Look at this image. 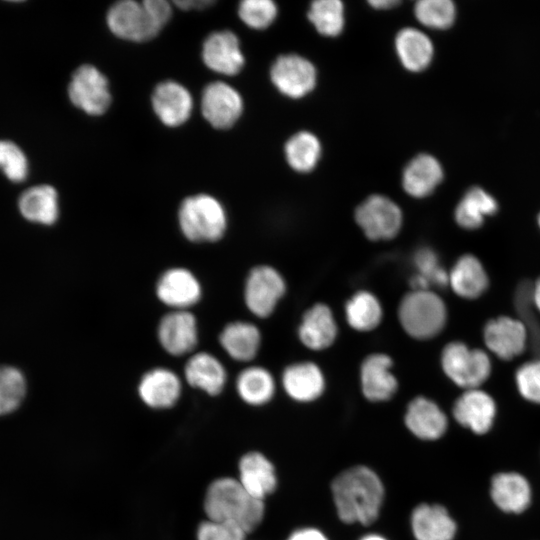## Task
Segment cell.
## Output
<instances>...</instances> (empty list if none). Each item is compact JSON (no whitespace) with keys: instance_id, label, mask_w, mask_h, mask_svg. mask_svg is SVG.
Returning a JSON list of instances; mask_svg holds the SVG:
<instances>
[{"instance_id":"1","label":"cell","mask_w":540,"mask_h":540,"mask_svg":"<svg viewBox=\"0 0 540 540\" xmlns=\"http://www.w3.org/2000/svg\"><path fill=\"white\" fill-rule=\"evenodd\" d=\"M331 491L342 522L370 525L378 518L384 486L369 467L359 465L342 471L333 479Z\"/></svg>"},{"instance_id":"2","label":"cell","mask_w":540,"mask_h":540,"mask_svg":"<svg viewBox=\"0 0 540 540\" xmlns=\"http://www.w3.org/2000/svg\"><path fill=\"white\" fill-rule=\"evenodd\" d=\"M204 509L209 520L228 521L253 531L264 517V502L251 496L236 479L213 481L205 495Z\"/></svg>"},{"instance_id":"3","label":"cell","mask_w":540,"mask_h":540,"mask_svg":"<svg viewBox=\"0 0 540 540\" xmlns=\"http://www.w3.org/2000/svg\"><path fill=\"white\" fill-rule=\"evenodd\" d=\"M178 222L183 235L195 243L220 240L227 228V215L222 204L208 194L185 198L178 210Z\"/></svg>"},{"instance_id":"4","label":"cell","mask_w":540,"mask_h":540,"mask_svg":"<svg viewBox=\"0 0 540 540\" xmlns=\"http://www.w3.org/2000/svg\"><path fill=\"white\" fill-rule=\"evenodd\" d=\"M446 307L442 299L428 290H413L402 299L398 317L403 329L413 338L436 336L446 322Z\"/></svg>"},{"instance_id":"5","label":"cell","mask_w":540,"mask_h":540,"mask_svg":"<svg viewBox=\"0 0 540 540\" xmlns=\"http://www.w3.org/2000/svg\"><path fill=\"white\" fill-rule=\"evenodd\" d=\"M441 363L445 374L467 390L477 389L491 372L488 355L482 350L469 349L461 342H451L443 349Z\"/></svg>"},{"instance_id":"6","label":"cell","mask_w":540,"mask_h":540,"mask_svg":"<svg viewBox=\"0 0 540 540\" xmlns=\"http://www.w3.org/2000/svg\"><path fill=\"white\" fill-rule=\"evenodd\" d=\"M106 19L114 35L133 42L151 40L163 28L152 15L145 1H119L109 8Z\"/></svg>"},{"instance_id":"7","label":"cell","mask_w":540,"mask_h":540,"mask_svg":"<svg viewBox=\"0 0 540 540\" xmlns=\"http://www.w3.org/2000/svg\"><path fill=\"white\" fill-rule=\"evenodd\" d=\"M68 96L74 106L91 116L104 114L111 104L107 78L89 64L74 71L68 85Z\"/></svg>"},{"instance_id":"8","label":"cell","mask_w":540,"mask_h":540,"mask_svg":"<svg viewBox=\"0 0 540 540\" xmlns=\"http://www.w3.org/2000/svg\"><path fill=\"white\" fill-rule=\"evenodd\" d=\"M355 220L370 240H389L400 231L403 216L395 202L375 194L357 207Z\"/></svg>"},{"instance_id":"9","label":"cell","mask_w":540,"mask_h":540,"mask_svg":"<svg viewBox=\"0 0 540 540\" xmlns=\"http://www.w3.org/2000/svg\"><path fill=\"white\" fill-rule=\"evenodd\" d=\"M285 282L277 270L261 265L247 276L244 289L246 306L257 317H268L285 293Z\"/></svg>"},{"instance_id":"10","label":"cell","mask_w":540,"mask_h":540,"mask_svg":"<svg viewBox=\"0 0 540 540\" xmlns=\"http://www.w3.org/2000/svg\"><path fill=\"white\" fill-rule=\"evenodd\" d=\"M316 69L306 58L288 54L276 59L270 78L277 90L290 98H301L316 85Z\"/></svg>"},{"instance_id":"11","label":"cell","mask_w":540,"mask_h":540,"mask_svg":"<svg viewBox=\"0 0 540 540\" xmlns=\"http://www.w3.org/2000/svg\"><path fill=\"white\" fill-rule=\"evenodd\" d=\"M201 112L214 128L228 129L240 118L243 100L232 86L216 81L208 84L203 90Z\"/></svg>"},{"instance_id":"12","label":"cell","mask_w":540,"mask_h":540,"mask_svg":"<svg viewBox=\"0 0 540 540\" xmlns=\"http://www.w3.org/2000/svg\"><path fill=\"white\" fill-rule=\"evenodd\" d=\"M157 337L162 348L170 355L188 354L198 343L197 320L188 310H172L161 318Z\"/></svg>"},{"instance_id":"13","label":"cell","mask_w":540,"mask_h":540,"mask_svg":"<svg viewBox=\"0 0 540 540\" xmlns=\"http://www.w3.org/2000/svg\"><path fill=\"white\" fill-rule=\"evenodd\" d=\"M158 299L173 310H187L200 300L201 285L188 269L174 267L164 271L156 283Z\"/></svg>"},{"instance_id":"14","label":"cell","mask_w":540,"mask_h":540,"mask_svg":"<svg viewBox=\"0 0 540 540\" xmlns=\"http://www.w3.org/2000/svg\"><path fill=\"white\" fill-rule=\"evenodd\" d=\"M204 64L212 71L233 76L245 63L238 37L231 31H216L204 41L202 47Z\"/></svg>"},{"instance_id":"15","label":"cell","mask_w":540,"mask_h":540,"mask_svg":"<svg viewBox=\"0 0 540 540\" xmlns=\"http://www.w3.org/2000/svg\"><path fill=\"white\" fill-rule=\"evenodd\" d=\"M151 103L159 120L168 127H178L190 117L193 99L190 92L180 83L164 81L152 94Z\"/></svg>"},{"instance_id":"16","label":"cell","mask_w":540,"mask_h":540,"mask_svg":"<svg viewBox=\"0 0 540 540\" xmlns=\"http://www.w3.org/2000/svg\"><path fill=\"white\" fill-rule=\"evenodd\" d=\"M496 405L484 391L469 389L454 403L453 416L462 426L476 434H484L492 427Z\"/></svg>"},{"instance_id":"17","label":"cell","mask_w":540,"mask_h":540,"mask_svg":"<svg viewBox=\"0 0 540 540\" xmlns=\"http://www.w3.org/2000/svg\"><path fill=\"white\" fill-rule=\"evenodd\" d=\"M526 339L527 333L523 323L510 317L492 319L484 328L486 346L496 356L505 360L521 354Z\"/></svg>"},{"instance_id":"18","label":"cell","mask_w":540,"mask_h":540,"mask_svg":"<svg viewBox=\"0 0 540 540\" xmlns=\"http://www.w3.org/2000/svg\"><path fill=\"white\" fill-rule=\"evenodd\" d=\"M181 381L170 369L158 367L146 372L138 385L141 400L149 407H172L181 395Z\"/></svg>"},{"instance_id":"19","label":"cell","mask_w":540,"mask_h":540,"mask_svg":"<svg viewBox=\"0 0 540 540\" xmlns=\"http://www.w3.org/2000/svg\"><path fill=\"white\" fill-rule=\"evenodd\" d=\"M391 368L392 360L385 354H372L363 361L361 387L368 400L387 401L395 394L398 384Z\"/></svg>"},{"instance_id":"20","label":"cell","mask_w":540,"mask_h":540,"mask_svg":"<svg viewBox=\"0 0 540 540\" xmlns=\"http://www.w3.org/2000/svg\"><path fill=\"white\" fill-rule=\"evenodd\" d=\"M404 420L409 431L423 440L440 438L448 426L447 417L440 407L421 396L409 403Z\"/></svg>"},{"instance_id":"21","label":"cell","mask_w":540,"mask_h":540,"mask_svg":"<svg viewBox=\"0 0 540 540\" xmlns=\"http://www.w3.org/2000/svg\"><path fill=\"white\" fill-rule=\"evenodd\" d=\"M411 530L416 540H453L457 526L445 507L420 504L412 511Z\"/></svg>"},{"instance_id":"22","label":"cell","mask_w":540,"mask_h":540,"mask_svg":"<svg viewBox=\"0 0 540 540\" xmlns=\"http://www.w3.org/2000/svg\"><path fill=\"white\" fill-rule=\"evenodd\" d=\"M239 482L254 498L264 500L277 487L273 464L260 452H249L239 461Z\"/></svg>"},{"instance_id":"23","label":"cell","mask_w":540,"mask_h":540,"mask_svg":"<svg viewBox=\"0 0 540 540\" xmlns=\"http://www.w3.org/2000/svg\"><path fill=\"white\" fill-rule=\"evenodd\" d=\"M491 498L507 513H521L531 502V487L527 479L516 472L496 474L491 481Z\"/></svg>"},{"instance_id":"24","label":"cell","mask_w":540,"mask_h":540,"mask_svg":"<svg viewBox=\"0 0 540 540\" xmlns=\"http://www.w3.org/2000/svg\"><path fill=\"white\" fill-rule=\"evenodd\" d=\"M184 376L192 387L211 396L222 392L227 379L222 363L208 352L193 354L185 364Z\"/></svg>"},{"instance_id":"25","label":"cell","mask_w":540,"mask_h":540,"mask_svg":"<svg viewBox=\"0 0 540 540\" xmlns=\"http://www.w3.org/2000/svg\"><path fill=\"white\" fill-rule=\"evenodd\" d=\"M18 208L21 215L28 221L52 225L59 217L57 190L48 184L32 186L20 195Z\"/></svg>"},{"instance_id":"26","label":"cell","mask_w":540,"mask_h":540,"mask_svg":"<svg viewBox=\"0 0 540 540\" xmlns=\"http://www.w3.org/2000/svg\"><path fill=\"white\" fill-rule=\"evenodd\" d=\"M442 179L443 170L439 161L429 154H420L405 167L402 185L409 195L422 198L431 194Z\"/></svg>"},{"instance_id":"27","label":"cell","mask_w":540,"mask_h":540,"mask_svg":"<svg viewBox=\"0 0 540 540\" xmlns=\"http://www.w3.org/2000/svg\"><path fill=\"white\" fill-rule=\"evenodd\" d=\"M337 336V325L333 314L325 304H316L303 316L299 327V338L312 350L329 347Z\"/></svg>"},{"instance_id":"28","label":"cell","mask_w":540,"mask_h":540,"mask_svg":"<svg viewBox=\"0 0 540 540\" xmlns=\"http://www.w3.org/2000/svg\"><path fill=\"white\" fill-rule=\"evenodd\" d=\"M282 383L287 394L299 402L317 399L325 386L321 370L310 362L296 363L287 367L282 376Z\"/></svg>"},{"instance_id":"29","label":"cell","mask_w":540,"mask_h":540,"mask_svg":"<svg viewBox=\"0 0 540 540\" xmlns=\"http://www.w3.org/2000/svg\"><path fill=\"white\" fill-rule=\"evenodd\" d=\"M219 342L232 359L244 362L252 360L258 353L261 335L255 325L235 321L223 328Z\"/></svg>"},{"instance_id":"30","label":"cell","mask_w":540,"mask_h":540,"mask_svg":"<svg viewBox=\"0 0 540 540\" xmlns=\"http://www.w3.org/2000/svg\"><path fill=\"white\" fill-rule=\"evenodd\" d=\"M395 48L402 65L412 72L427 68L434 53L429 37L415 28L400 30L395 38Z\"/></svg>"},{"instance_id":"31","label":"cell","mask_w":540,"mask_h":540,"mask_svg":"<svg viewBox=\"0 0 540 540\" xmlns=\"http://www.w3.org/2000/svg\"><path fill=\"white\" fill-rule=\"evenodd\" d=\"M449 283L458 296L474 299L487 289L488 277L476 257L464 255L453 266L449 274Z\"/></svg>"},{"instance_id":"32","label":"cell","mask_w":540,"mask_h":540,"mask_svg":"<svg viewBox=\"0 0 540 540\" xmlns=\"http://www.w3.org/2000/svg\"><path fill=\"white\" fill-rule=\"evenodd\" d=\"M498 209L496 200L479 187L469 189L455 209V219L465 229L480 227L486 216L493 215Z\"/></svg>"},{"instance_id":"33","label":"cell","mask_w":540,"mask_h":540,"mask_svg":"<svg viewBox=\"0 0 540 540\" xmlns=\"http://www.w3.org/2000/svg\"><path fill=\"white\" fill-rule=\"evenodd\" d=\"M236 389L244 402L259 406L271 400L275 385L272 375L266 369L252 366L238 375Z\"/></svg>"},{"instance_id":"34","label":"cell","mask_w":540,"mask_h":540,"mask_svg":"<svg viewBox=\"0 0 540 540\" xmlns=\"http://www.w3.org/2000/svg\"><path fill=\"white\" fill-rule=\"evenodd\" d=\"M284 150L290 167L305 173L317 165L321 155V144L314 134L301 131L290 137Z\"/></svg>"},{"instance_id":"35","label":"cell","mask_w":540,"mask_h":540,"mask_svg":"<svg viewBox=\"0 0 540 540\" xmlns=\"http://www.w3.org/2000/svg\"><path fill=\"white\" fill-rule=\"evenodd\" d=\"M345 313L349 325L358 331L376 328L382 318V308L378 299L367 291L357 292L347 302Z\"/></svg>"},{"instance_id":"36","label":"cell","mask_w":540,"mask_h":540,"mask_svg":"<svg viewBox=\"0 0 540 540\" xmlns=\"http://www.w3.org/2000/svg\"><path fill=\"white\" fill-rule=\"evenodd\" d=\"M308 18L320 34L337 36L345 23L343 3L339 0L314 1L309 8Z\"/></svg>"},{"instance_id":"37","label":"cell","mask_w":540,"mask_h":540,"mask_svg":"<svg viewBox=\"0 0 540 540\" xmlns=\"http://www.w3.org/2000/svg\"><path fill=\"white\" fill-rule=\"evenodd\" d=\"M417 274L411 279L413 290H428L431 285L439 287L449 283V274L440 267L436 254L428 249H419L414 255Z\"/></svg>"},{"instance_id":"38","label":"cell","mask_w":540,"mask_h":540,"mask_svg":"<svg viewBox=\"0 0 540 540\" xmlns=\"http://www.w3.org/2000/svg\"><path fill=\"white\" fill-rule=\"evenodd\" d=\"M26 393V380L20 370L0 366V415L14 411Z\"/></svg>"},{"instance_id":"39","label":"cell","mask_w":540,"mask_h":540,"mask_svg":"<svg viewBox=\"0 0 540 540\" xmlns=\"http://www.w3.org/2000/svg\"><path fill=\"white\" fill-rule=\"evenodd\" d=\"M414 13L424 26L445 29L452 25L456 11L450 0H420L415 5Z\"/></svg>"},{"instance_id":"40","label":"cell","mask_w":540,"mask_h":540,"mask_svg":"<svg viewBox=\"0 0 540 540\" xmlns=\"http://www.w3.org/2000/svg\"><path fill=\"white\" fill-rule=\"evenodd\" d=\"M0 170L14 183L23 182L29 174L26 154L10 140H0Z\"/></svg>"},{"instance_id":"41","label":"cell","mask_w":540,"mask_h":540,"mask_svg":"<svg viewBox=\"0 0 540 540\" xmlns=\"http://www.w3.org/2000/svg\"><path fill=\"white\" fill-rule=\"evenodd\" d=\"M240 19L250 28L264 29L277 16V6L271 0H244L238 7Z\"/></svg>"},{"instance_id":"42","label":"cell","mask_w":540,"mask_h":540,"mask_svg":"<svg viewBox=\"0 0 540 540\" xmlns=\"http://www.w3.org/2000/svg\"><path fill=\"white\" fill-rule=\"evenodd\" d=\"M248 533L228 521L206 520L197 529V540H245Z\"/></svg>"},{"instance_id":"43","label":"cell","mask_w":540,"mask_h":540,"mask_svg":"<svg viewBox=\"0 0 540 540\" xmlns=\"http://www.w3.org/2000/svg\"><path fill=\"white\" fill-rule=\"evenodd\" d=\"M516 383L526 400L540 404V361L522 365L516 373Z\"/></svg>"},{"instance_id":"44","label":"cell","mask_w":540,"mask_h":540,"mask_svg":"<svg viewBox=\"0 0 540 540\" xmlns=\"http://www.w3.org/2000/svg\"><path fill=\"white\" fill-rule=\"evenodd\" d=\"M287 540H328L318 529L302 528L294 531Z\"/></svg>"},{"instance_id":"45","label":"cell","mask_w":540,"mask_h":540,"mask_svg":"<svg viewBox=\"0 0 540 540\" xmlns=\"http://www.w3.org/2000/svg\"><path fill=\"white\" fill-rule=\"evenodd\" d=\"M212 1H209V0H204V1H201V0H197V1H192V0H188V1H175V4L183 9V10H191V9H204L206 8L207 6L209 5H212Z\"/></svg>"},{"instance_id":"46","label":"cell","mask_w":540,"mask_h":540,"mask_svg":"<svg viewBox=\"0 0 540 540\" xmlns=\"http://www.w3.org/2000/svg\"><path fill=\"white\" fill-rule=\"evenodd\" d=\"M399 1L395 0H373L369 1V4L375 9H390L396 6Z\"/></svg>"},{"instance_id":"47","label":"cell","mask_w":540,"mask_h":540,"mask_svg":"<svg viewBox=\"0 0 540 540\" xmlns=\"http://www.w3.org/2000/svg\"><path fill=\"white\" fill-rule=\"evenodd\" d=\"M533 300L540 311V279L536 282L534 290H533Z\"/></svg>"},{"instance_id":"48","label":"cell","mask_w":540,"mask_h":540,"mask_svg":"<svg viewBox=\"0 0 540 540\" xmlns=\"http://www.w3.org/2000/svg\"><path fill=\"white\" fill-rule=\"evenodd\" d=\"M360 540H387V539L379 534H367L363 536Z\"/></svg>"},{"instance_id":"49","label":"cell","mask_w":540,"mask_h":540,"mask_svg":"<svg viewBox=\"0 0 540 540\" xmlns=\"http://www.w3.org/2000/svg\"><path fill=\"white\" fill-rule=\"evenodd\" d=\"M538 223H539V226H540V214H539V217H538Z\"/></svg>"}]
</instances>
